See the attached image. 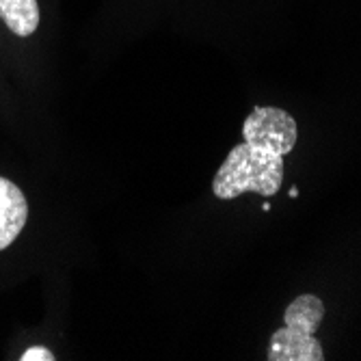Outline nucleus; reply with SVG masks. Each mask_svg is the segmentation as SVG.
Returning a JSON list of instances; mask_svg holds the SVG:
<instances>
[{
	"mask_svg": "<svg viewBox=\"0 0 361 361\" xmlns=\"http://www.w3.org/2000/svg\"><path fill=\"white\" fill-rule=\"evenodd\" d=\"M283 182V156L259 149L249 143L236 145L227 154L212 180V192L223 202L236 200L243 192L273 197Z\"/></svg>",
	"mask_w": 361,
	"mask_h": 361,
	"instance_id": "f257e3e1",
	"label": "nucleus"
},
{
	"mask_svg": "<svg viewBox=\"0 0 361 361\" xmlns=\"http://www.w3.org/2000/svg\"><path fill=\"white\" fill-rule=\"evenodd\" d=\"M245 143L286 156L294 149L299 130L294 117L275 106H255L243 123Z\"/></svg>",
	"mask_w": 361,
	"mask_h": 361,
	"instance_id": "f03ea898",
	"label": "nucleus"
},
{
	"mask_svg": "<svg viewBox=\"0 0 361 361\" xmlns=\"http://www.w3.org/2000/svg\"><path fill=\"white\" fill-rule=\"evenodd\" d=\"M269 361H322L324 350L322 344L314 338V334H305L283 324L271 336Z\"/></svg>",
	"mask_w": 361,
	"mask_h": 361,
	"instance_id": "7ed1b4c3",
	"label": "nucleus"
},
{
	"mask_svg": "<svg viewBox=\"0 0 361 361\" xmlns=\"http://www.w3.org/2000/svg\"><path fill=\"white\" fill-rule=\"evenodd\" d=\"M28 221V202L18 184L0 178V251L16 243Z\"/></svg>",
	"mask_w": 361,
	"mask_h": 361,
	"instance_id": "20e7f679",
	"label": "nucleus"
},
{
	"mask_svg": "<svg viewBox=\"0 0 361 361\" xmlns=\"http://www.w3.org/2000/svg\"><path fill=\"white\" fill-rule=\"evenodd\" d=\"M0 20L18 37H30L39 26L37 0H0Z\"/></svg>",
	"mask_w": 361,
	"mask_h": 361,
	"instance_id": "39448f33",
	"label": "nucleus"
},
{
	"mask_svg": "<svg viewBox=\"0 0 361 361\" xmlns=\"http://www.w3.org/2000/svg\"><path fill=\"white\" fill-rule=\"evenodd\" d=\"M324 320V303L316 297V294H301L294 299L283 314V322L294 329L316 334L320 322Z\"/></svg>",
	"mask_w": 361,
	"mask_h": 361,
	"instance_id": "423d86ee",
	"label": "nucleus"
},
{
	"mask_svg": "<svg viewBox=\"0 0 361 361\" xmlns=\"http://www.w3.org/2000/svg\"><path fill=\"white\" fill-rule=\"evenodd\" d=\"M22 361H54L52 350L44 348V346H32L28 350H24V355L20 357Z\"/></svg>",
	"mask_w": 361,
	"mask_h": 361,
	"instance_id": "0eeeda50",
	"label": "nucleus"
},
{
	"mask_svg": "<svg viewBox=\"0 0 361 361\" xmlns=\"http://www.w3.org/2000/svg\"><path fill=\"white\" fill-rule=\"evenodd\" d=\"M288 195H290V197H299V188H297V186H292Z\"/></svg>",
	"mask_w": 361,
	"mask_h": 361,
	"instance_id": "6e6552de",
	"label": "nucleus"
},
{
	"mask_svg": "<svg viewBox=\"0 0 361 361\" xmlns=\"http://www.w3.org/2000/svg\"><path fill=\"white\" fill-rule=\"evenodd\" d=\"M262 210L269 212V210H271V204H269V202H264V204H262Z\"/></svg>",
	"mask_w": 361,
	"mask_h": 361,
	"instance_id": "1a4fd4ad",
	"label": "nucleus"
}]
</instances>
